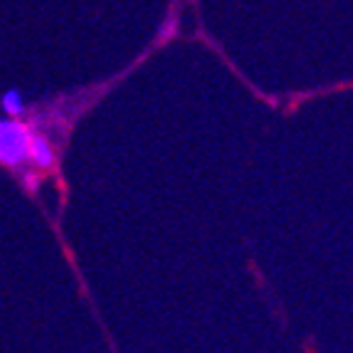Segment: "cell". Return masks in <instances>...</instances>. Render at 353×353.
<instances>
[{"mask_svg":"<svg viewBox=\"0 0 353 353\" xmlns=\"http://www.w3.org/2000/svg\"><path fill=\"white\" fill-rule=\"evenodd\" d=\"M32 131L15 119H0V163L18 165L28 159V143Z\"/></svg>","mask_w":353,"mask_h":353,"instance_id":"obj_1","label":"cell"},{"mask_svg":"<svg viewBox=\"0 0 353 353\" xmlns=\"http://www.w3.org/2000/svg\"><path fill=\"white\" fill-rule=\"evenodd\" d=\"M28 159L35 165H40V168H50V165H52L54 153H52V146H50V141L45 139V136H37V134L30 136Z\"/></svg>","mask_w":353,"mask_h":353,"instance_id":"obj_2","label":"cell"},{"mask_svg":"<svg viewBox=\"0 0 353 353\" xmlns=\"http://www.w3.org/2000/svg\"><path fill=\"white\" fill-rule=\"evenodd\" d=\"M0 104H3V112H6L10 119H18L20 114L25 112V101H23V97H20V92H15V89H12V92H6Z\"/></svg>","mask_w":353,"mask_h":353,"instance_id":"obj_3","label":"cell"}]
</instances>
